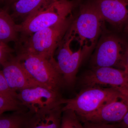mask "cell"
<instances>
[{"mask_svg":"<svg viewBox=\"0 0 128 128\" xmlns=\"http://www.w3.org/2000/svg\"><path fill=\"white\" fill-rule=\"evenodd\" d=\"M72 15L64 21L28 36L19 38L15 47L16 55L32 54L47 58L54 55L74 18Z\"/></svg>","mask_w":128,"mask_h":128,"instance_id":"obj_1","label":"cell"},{"mask_svg":"<svg viewBox=\"0 0 128 128\" xmlns=\"http://www.w3.org/2000/svg\"><path fill=\"white\" fill-rule=\"evenodd\" d=\"M104 22L91 0L80 6L66 33L78 42L80 47L95 48Z\"/></svg>","mask_w":128,"mask_h":128,"instance_id":"obj_2","label":"cell"},{"mask_svg":"<svg viewBox=\"0 0 128 128\" xmlns=\"http://www.w3.org/2000/svg\"><path fill=\"white\" fill-rule=\"evenodd\" d=\"M79 3V0H58L48 7L28 16L16 29L20 38L30 36L42 30L61 22L72 16L73 9Z\"/></svg>","mask_w":128,"mask_h":128,"instance_id":"obj_3","label":"cell"},{"mask_svg":"<svg viewBox=\"0 0 128 128\" xmlns=\"http://www.w3.org/2000/svg\"><path fill=\"white\" fill-rule=\"evenodd\" d=\"M16 56L26 71L39 86L59 92L66 87L64 76L54 58H47L25 54Z\"/></svg>","mask_w":128,"mask_h":128,"instance_id":"obj_4","label":"cell"},{"mask_svg":"<svg viewBox=\"0 0 128 128\" xmlns=\"http://www.w3.org/2000/svg\"><path fill=\"white\" fill-rule=\"evenodd\" d=\"M123 93L114 88L96 86L85 87L75 97L64 98L62 110L71 109L80 117L93 112L112 101L123 99Z\"/></svg>","mask_w":128,"mask_h":128,"instance_id":"obj_5","label":"cell"},{"mask_svg":"<svg viewBox=\"0 0 128 128\" xmlns=\"http://www.w3.org/2000/svg\"><path fill=\"white\" fill-rule=\"evenodd\" d=\"M73 41V38L66 33L57 50L56 61L66 87H72L75 84L79 67L94 48L80 47L78 50L73 52L70 48Z\"/></svg>","mask_w":128,"mask_h":128,"instance_id":"obj_6","label":"cell"},{"mask_svg":"<svg viewBox=\"0 0 128 128\" xmlns=\"http://www.w3.org/2000/svg\"><path fill=\"white\" fill-rule=\"evenodd\" d=\"M116 35L105 34L98 40L92 56L91 68L112 67L120 69L127 48Z\"/></svg>","mask_w":128,"mask_h":128,"instance_id":"obj_7","label":"cell"},{"mask_svg":"<svg viewBox=\"0 0 128 128\" xmlns=\"http://www.w3.org/2000/svg\"><path fill=\"white\" fill-rule=\"evenodd\" d=\"M80 82L84 87L108 86L118 89H128V73L114 67L91 68L82 76Z\"/></svg>","mask_w":128,"mask_h":128,"instance_id":"obj_8","label":"cell"},{"mask_svg":"<svg viewBox=\"0 0 128 128\" xmlns=\"http://www.w3.org/2000/svg\"><path fill=\"white\" fill-rule=\"evenodd\" d=\"M19 99L29 109H39L64 104L61 92L41 86L28 88L18 92Z\"/></svg>","mask_w":128,"mask_h":128,"instance_id":"obj_9","label":"cell"},{"mask_svg":"<svg viewBox=\"0 0 128 128\" xmlns=\"http://www.w3.org/2000/svg\"><path fill=\"white\" fill-rule=\"evenodd\" d=\"M104 22L116 28L128 22V0H91Z\"/></svg>","mask_w":128,"mask_h":128,"instance_id":"obj_10","label":"cell"},{"mask_svg":"<svg viewBox=\"0 0 128 128\" xmlns=\"http://www.w3.org/2000/svg\"><path fill=\"white\" fill-rule=\"evenodd\" d=\"M118 100L106 104L95 112L79 118L83 122L109 124L120 122L128 112V105L123 100Z\"/></svg>","mask_w":128,"mask_h":128,"instance_id":"obj_11","label":"cell"},{"mask_svg":"<svg viewBox=\"0 0 128 128\" xmlns=\"http://www.w3.org/2000/svg\"><path fill=\"white\" fill-rule=\"evenodd\" d=\"M2 66V73L8 84L16 91L39 86L26 71L16 56Z\"/></svg>","mask_w":128,"mask_h":128,"instance_id":"obj_12","label":"cell"},{"mask_svg":"<svg viewBox=\"0 0 128 128\" xmlns=\"http://www.w3.org/2000/svg\"><path fill=\"white\" fill-rule=\"evenodd\" d=\"M62 105L38 109L34 113L30 128H60L61 126Z\"/></svg>","mask_w":128,"mask_h":128,"instance_id":"obj_13","label":"cell"},{"mask_svg":"<svg viewBox=\"0 0 128 128\" xmlns=\"http://www.w3.org/2000/svg\"><path fill=\"white\" fill-rule=\"evenodd\" d=\"M58 0H18L14 2L12 18H24L47 8Z\"/></svg>","mask_w":128,"mask_h":128,"instance_id":"obj_14","label":"cell"},{"mask_svg":"<svg viewBox=\"0 0 128 128\" xmlns=\"http://www.w3.org/2000/svg\"><path fill=\"white\" fill-rule=\"evenodd\" d=\"M36 112L29 109L0 114V128H30L32 118Z\"/></svg>","mask_w":128,"mask_h":128,"instance_id":"obj_15","label":"cell"},{"mask_svg":"<svg viewBox=\"0 0 128 128\" xmlns=\"http://www.w3.org/2000/svg\"><path fill=\"white\" fill-rule=\"evenodd\" d=\"M16 24L14 18L8 13L6 9L0 10V41L8 44L13 41L15 43L19 39L18 32L16 29Z\"/></svg>","mask_w":128,"mask_h":128,"instance_id":"obj_16","label":"cell"},{"mask_svg":"<svg viewBox=\"0 0 128 128\" xmlns=\"http://www.w3.org/2000/svg\"><path fill=\"white\" fill-rule=\"evenodd\" d=\"M29 110L18 98L0 96V114L8 112L26 111Z\"/></svg>","mask_w":128,"mask_h":128,"instance_id":"obj_17","label":"cell"},{"mask_svg":"<svg viewBox=\"0 0 128 128\" xmlns=\"http://www.w3.org/2000/svg\"><path fill=\"white\" fill-rule=\"evenodd\" d=\"M80 120L74 110L67 109L63 110L61 119V128H82Z\"/></svg>","mask_w":128,"mask_h":128,"instance_id":"obj_18","label":"cell"},{"mask_svg":"<svg viewBox=\"0 0 128 128\" xmlns=\"http://www.w3.org/2000/svg\"><path fill=\"white\" fill-rule=\"evenodd\" d=\"M16 52L15 49L12 48L8 44L0 41V64L2 66L13 58V54Z\"/></svg>","mask_w":128,"mask_h":128,"instance_id":"obj_19","label":"cell"},{"mask_svg":"<svg viewBox=\"0 0 128 128\" xmlns=\"http://www.w3.org/2000/svg\"><path fill=\"white\" fill-rule=\"evenodd\" d=\"M0 96L19 98L18 92L10 87L8 84L2 70L0 71Z\"/></svg>","mask_w":128,"mask_h":128,"instance_id":"obj_20","label":"cell"},{"mask_svg":"<svg viewBox=\"0 0 128 128\" xmlns=\"http://www.w3.org/2000/svg\"><path fill=\"white\" fill-rule=\"evenodd\" d=\"M83 127L87 128H114L118 127L116 124H110L102 123L91 122H84Z\"/></svg>","mask_w":128,"mask_h":128,"instance_id":"obj_21","label":"cell"},{"mask_svg":"<svg viewBox=\"0 0 128 128\" xmlns=\"http://www.w3.org/2000/svg\"><path fill=\"white\" fill-rule=\"evenodd\" d=\"M122 68L128 73V46L126 48L123 58Z\"/></svg>","mask_w":128,"mask_h":128,"instance_id":"obj_22","label":"cell"},{"mask_svg":"<svg viewBox=\"0 0 128 128\" xmlns=\"http://www.w3.org/2000/svg\"><path fill=\"white\" fill-rule=\"evenodd\" d=\"M127 103L128 105V99L127 101ZM118 126V127L121 128H128V111L124 117L123 119Z\"/></svg>","mask_w":128,"mask_h":128,"instance_id":"obj_23","label":"cell"},{"mask_svg":"<svg viewBox=\"0 0 128 128\" xmlns=\"http://www.w3.org/2000/svg\"><path fill=\"white\" fill-rule=\"evenodd\" d=\"M125 31L128 34V23L126 24V27L125 28Z\"/></svg>","mask_w":128,"mask_h":128,"instance_id":"obj_24","label":"cell"},{"mask_svg":"<svg viewBox=\"0 0 128 128\" xmlns=\"http://www.w3.org/2000/svg\"><path fill=\"white\" fill-rule=\"evenodd\" d=\"M10 0L11 2H14L16 1H17L18 0Z\"/></svg>","mask_w":128,"mask_h":128,"instance_id":"obj_25","label":"cell"},{"mask_svg":"<svg viewBox=\"0 0 128 128\" xmlns=\"http://www.w3.org/2000/svg\"></svg>","mask_w":128,"mask_h":128,"instance_id":"obj_26","label":"cell"}]
</instances>
